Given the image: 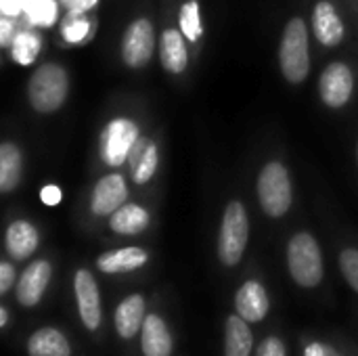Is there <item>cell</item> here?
<instances>
[{"instance_id": "e0dca14e", "label": "cell", "mask_w": 358, "mask_h": 356, "mask_svg": "<svg viewBox=\"0 0 358 356\" xmlns=\"http://www.w3.org/2000/svg\"><path fill=\"white\" fill-rule=\"evenodd\" d=\"M4 243H6V252L10 254V258L25 260L38 248V231L27 220H15L6 229Z\"/></svg>"}, {"instance_id": "d6986e66", "label": "cell", "mask_w": 358, "mask_h": 356, "mask_svg": "<svg viewBox=\"0 0 358 356\" xmlns=\"http://www.w3.org/2000/svg\"><path fill=\"white\" fill-rule=\"evenodd\" d=\"M149 212L138 204H124L109 216V227L117 235H138L149 227Z\"/></svg>"}, {"instance_id": "9c48e42d", "label": "cell", "mask_w": 358, "mask_h": 356, "mask_svg": "<svg viewBox=\"0 0 358 356\" xmlns=\"http://www.w3.org/2000/svg\"><path fill=\"white\" fill-rule=\"evenodd\" d=\"M73 290H76V300H78V311H80V319L84 323L86 329L94 332L101 325V296H99V287L94 277L90 275V271L80 269L76 273L73 279Z\"/></svg>"}, {"instance_id": "277c9868", "label": "cell", "mask_w": 358, "mask_h": 356, "mask_svg": "<svg viewBox=\"0 0 358 356\" xmlns=\"http://www.w3.org/2000/svg\"><path fill=\"white\" fill-rule=\"evenodd\" d=\"M258 199L266 216L281 218L289 212L294 191L289 172L281 162H268L258 176Z\"/></svg>"}, {"instance_id": "7a4b0ae2", "label": "cell", "mask_w": 358, "mask_h": 356, "mask_svg": "<svg viewBox=\"0 0 358 356\" xmlns=\"http://www.w3.org/2000/svg\"><path fill=\"white\" fill-rule=\"evenodd\" d=\"M67 92H69V78L65 67H61L59 63L40 65L27 82V97L38 113L57 111L65 103Z\"/></svg>"}, {"instance_id": "4dcf8cb0", "label": "cell", "mask_w": 358, "mask_h": 356, "mask_svg": "<svg viewBox=\"0 0 358 356\" xmlns=\"http://www.w3.org/2000/svg\"><path fill=\"white\" fill-rule=\"evenodd\" d=\"M15 23L10 21V17L4 15V19H0V44L4 48H10L13 40H15Z\"/></svg>"}, {"instance_id": "5b68a950", "label": "cell", "mask_w": 358, "mask_h": 356, "mask_svg": "<svg viewBox=\"0 0 358 356\" xmlns=\"http://www.w3.org/2000/svg\"><path fill=\"white\" fill-rule=\"evenodd\" d=\"M250 237V220L241 201H231L224 210L220 237H218V256L222 264L235 266L241 262Z\"/></svg>"}, {"instance_id": "d6a6232c", "label": "cell", "mask_w": 358, "mask_h": 356, "mask_svg": "<svg viewBox=\"0 0 358 356\" xmlns=\"http://www.w3.org/2000/svg\"><path fill=\"white\" fill-rule=\"evenodd\" d=\"M15 283V269L10 262L0 264V294H6Z\"/></svg>"}, {"instance_id": "8d00e7d4", "label": "cell", "mask_w": 358, "mask_h": 356, "mask_svg": "<svg viewBox=\"0 0 358 356\" xmlns=\"http://www.w3.org/2000/svg\"><path fill=\"white\" fill-rule=\"evenodd\" d=\"M357 159H358V147H357Z\"/></svg>"}, {"instance_id": "4316f807", "label": "cell", "mask_w": 358, "mask_h": 356, "mask_svg": "<svg viewBox=\"0 0 358 356\" xmlns=\"http://www.w3.org/2000/svg\"><path fill=\"white\" fill-rule=\"evenodd\" d=\"M178 23H180V31L185 34V38L189 42H197L203 25H201V15H199V2L197 0H189L180 6V15H178Z\"/></svg>"}, {"instance_id": "2e32d148", "label": "cell", "mask_w": 358, "mask_h": 356, "mask_svg": "<svg viewBox=\"0 0 358 356\" xmlns=\"http://www.w3.org/2000/svg\"><path fill=\"white\" fill-rule=\"evenodd\" d=\"M145 298L141 294H132L128 298H124L120 302V306L115 308V329L120 334V338L130 340L134 338L145 323Z\"/></svg>"}, {"instance_id": "f546056e", "label": "cell", "mask_w": 358, "mask_h": 356, "mask_svg": "<svg viewBox=\"0 0 358 356\" xmlns=\"http://www.w3.org/2000/svg\"><path fill=\"white\" fill-rule=\"evenodd\" d=\"M40 199H42V204H44V206L55 208V206H59V204H61V199H63V191H61V187H57V185H44V187H42V191H40Z\"/></svg>"}, {"instance_id": "7402d4cb", "label": "cell", "mask_w": 358, "mask_h": 356, "mask_svg": "<svg viewBox=\"0 0 358 356\" xmlns=\"http://www.w3.org/2000/svg\"><path fill=\"white\" fill-rule=\"evenodd\" d=\"M159 164V151L155 143H136V151L130 155V168H132V180L136 185H147L157 170Z\"/></svg>"}, {"instance_id": "ac0fdd59", "label": "cell", "mask_w": 358, "mask_h": 356, "mask_svg": "<svg viewBox=\"0 0 358 356\" xmlns=\"http://www.w3.org/2000/svg\"><path fill=\"white\" fill-rule=\"evenodd\" d=\"M141 342L145 356H170L172 355V336L168 332V325L159 315H147L143 329H141Z\"/></svg>"}, {"instance_id": "f1b7e54d", "label": "cell", "mask_w": 358, "mask_h": 356, "mask_svg": "<svg viewBox=\"0 0 358 356\" xmlns=\"http://www.w3.org/2000/svg\"><path fill=\"white\" fill-rule=\"evenodd\" d=\"M256 356H285V344L279 338H266Z\"/></svg>"}, {"instance_id": "836d02e7", "label": "cell", "mask_w": 358, "mask_h": 356, "mask_svg": "<svg viewBox=\"0 0 358 356\" xmlns=\"http://www.w3.org/2000/svg\"><path fill=\"white\" fill-rule=\"evenodd\" d=\"M304 356H340L331 346H327V344H310L308 348H306V353Z\"/></svg>"}, {"instance_id": "6da1fadb", "label": "cell", "mask_w": 358, "mask_h": 356, "mask_svg": "<svg viewBox=\"0 0 358 356\" xmlns=\"http://www.w3.org/2000/svg\"><path fill=\"white\" fill-rule=\"evenodd\" d=\"M279 65L281 73L292 84H302L310 71V46H308V27L304 19L294 17L283 29L279 46Z\"/></svg>"}, {"instance_id": "4fadbf2b", "label": "cell", "mask_w": 358, "mask_h": 356, "mask_svg": "<svg viewBox=\"0 0 358 356\" xmlns=\"http://www.w3.org/2000/svg\"><path fill=\"white\" fill-rule=\"evenodd\" d=\"M235 308L237 315L248 323H260L271 308V300L264 285L258 281H245L235 296Z\"/></svg>"}, {"instance_id": "44dd1931", "label": "cell", "mask_w": 358, "mask_h": 356, "mask_svg": "<svg viewBox=\"0 0 358 356\" xmlns=\"http://www.w3.org/2000/svg\"><path fill=\"white\" fill-rule=\"evenodd\" d=\"M224 329H227L224 332V356L252 355L254 336H252V329L248 327L245 319H241L239 315H233L227 319Z\"/></svg>"}, {"instance_id": "3957f363", "label": "cell", "mask_w": 358, "mask_h": 356, "mask_svg": "<svg viewBox=\"0 0 358 356\" xmlns=\"http://www.w3.org/2000/svg\"><path fill=\"white\" fill-rule=\"evenodd\" d=\"M287 266L300 287H317L323 279V256L310 233H298L287 245Z\"/></svg>"}, {"instance_id": "9a60e30c", "label": "cell", "mask_w": 358, "mask_h": 356, "mask_svg": "<svg viewBox=\"0 0 358 356\" xmlns=\"http://www.w3.org/2000/svg\"><path fill=\"white\" fill-rule=\"evenodd\" d=\"M159 57L164 69L170 73H182L189 65V50L185 44V34L176 27H168L159 40Z\"/></svg>"}, {"instance_id": "30bf717a", "label": "cell", "mask_w": 358, "mask_h": 356, "mask_svg": "<svg viewBox=\"0 0 358 356\" xmlns=\"http://www.w3.org/2000/svg\"><path fill=\"white\" fill-rule=\"evenodd\" d=\"M128 199V187L122 174L113 172L103 176L92 191L90 210L94 216H111L117 208H122Z\"/></svg>"}, {"instance_id": "8fae6325", "label": "cell", "mask_w": 358, "mask_h": 356, "mask_svg": "<svg viewBox=\"0 0 358 356\" xmlns=\"http://www.w3.org/2000/svg\"><path fill=\"white\" fill-rule=\"evenodd\" d=\"M50 273H52V269H50V262H46V260H36L23 271V275L17 283V300L21 306L31 308L42 300L46 285L50 281Z\"/></svg>"}, {"instance_id": "8992f818", "label": "cell", "mask_w": 358, "mask_h": 356, "mask_svg": "<svg viewBox=\"0 0 358 356\" xmlns=\"http://www.w3.org/2000/svg\"><path fill=\"white\" fill-rule=\"evenodd\" d=\"M138 143V126L128 118L111 120L99 138V151L109 168H120L126 164Z\"/></svg>"}, {"instance_id": "603a6c76", "label": "cell", "mask_w": 358, "mask_h": 356, "mask_svg": "<svg viewBox=\"0 0 358 356\" xmlns=\"http://www.w3.org/2000/svg\"><path fill=\"white\" fill-rule=\"evenodd\" d=\"M21 180V151L15 143L0 145V191L10 193Z\"/></svg>"}, {"instance_id": "d590c367", "label": "cell", "mask_w": 358, "mask_h": 356, "mask_svg": "<svg viewBox=\"0 0 358 356\" xmlns=\"http://www.w3.org/2000/svg\"><path fill=\"white\" fill-rule=\"evenodd\" d=\"M6 323H8V311L0 308V327H6Z\"/></svg>"}, {"instance_id": "d4e9b609", "label": "cell", "mask_w": 358, "mask_h": 356, "mask_svg": "<svg viewBox=\"0 0 358 356\" xmlns=\"http://www.w3.org/2000/svg\"><path fill=\"white\" fill-rule=\"evenodd\" d=\"M23 13L38 27H50L59 15V0H23Z\"/></svg>"}, {"instance_id": "7c38bea8", "label": "cell", "mask_w": 358, "mask_h": 356, "mask_svg": "<svg viewBox=\"0 0 358 356\" xmlns=\"http://www.w3.org/2000/svg\"><path fill=\"white\" fill-rule=\"evenodd\" d=\"M313 31L323 46H338L344 40V21L336 6L327 0H321L313 8Z\"/></svg>"}, {"instance_id": "5bb4252c", "label": "cell", "mask_w": 358, "mask_h": 356, "mask_svg": "<svg viewBox=\"0 0 358 356\" xmlns=\"http://www.w3.org/2000/svg\"><path fill=\"white\" fill-rule=\"evenodd\" d=\"M147 262H149V254L143 248H136V245L113 250V252H105V254H101L96 258L99 271L107 273V275L130 273V271H136V269L145 266Z\"/></svg>"}, {"instance_id": "1f68e13d", "label": "cell", "mask_w": 358, "mask_h": 356, "mask_svg": "<svg viewBox=\"0 0 358 356\" xmlns=\"http://www.w3.org/2000/svg\"><path fill=\"white\" fill-rule=\"evenodd\" d=\"M99 0H59L61 6H65L67 13H88L96 6Z\"/></svg>"}, {"instance_id": "cb8c5ba5", "label": "cell", "mask_w": 358, "mask_h": 356, "mask_svg": "<svg viewBox=\"0 0 358 356\" xmlns=\"http://www.w3.org/2000/svg\"><path fill=\"white\" fill-rule=\"evenodd\" d=\"M42 48V40L36 31H19L10 44V57L19 65H31Z\"/></svg>"}, {"instance_id": "e575fe53", "label": "cell", "mask_w": 358, "mask_h": 356, "mask_svg": "<svg viewBox=\"0 0 358 356\" xmlns=\"http://www.w3.org/2000/svg\"><path fill=\"white\" fill-rule=\"evenodd\" d=\"M0 6H2V13L6 17H17L23 10V2L21 0H0Z\"/></svg>"}, {"instance_id": "ba28073f", "label": "cell", "mask_w": 358, "mask_h": 356, "mask_svg": "<svg viewBox=\"0 0 358 356\" xmlns=\"http://www.w3.org/2000/svg\"><path fill=\"white\" fill-rule=\"evenodd\" d=\"M352 90H355L352 69L342 61L329 63L319 80V92L323 103L331 109H340L350 101Z\"/></svg>"}, {"instance_id": "484cf974", "label": "cell", "mask_w": 358, "mask_h": 356, "mask_svg": "<svg viewBox=\"0 0 358 356\" xmlns=\"http://www.w3.org/2000/svg\"><path fill=\"white\" fill-rule=\"evenodd\" d=\"M92 23L86 17V13H67V17L61 23V36L69 44H80L90 36Z\"/></svg>"}, {"instance_id": "ffe728a7", "label": "cell", "mask_w": 358, "mask_h": 356, "mask_svg": "<svg viewBox=\"0 0 358 356\" xmlns=\"http://www.w3.org/2000/svg\"><path fill=\"white\" fill-rule=\"evenodd\" d=\"M27 355L29 356H71V346L67 338L55 329V327H44L31 334L27 342Z\"/></svg>"}, {"instance_id": "83f0119b", "label": "cell", "mask_w": 358, "mask_h": 356, "mask_svg": "<svg viewBox=\"0 0 358 356\" xmlns=\"http://www.w3.org/2000/svg\"><path fill=\"white\" fill-rule=\"evenodd\" d=\"M340 269L348 285L358 294V250L348 248L340 254Z\"/></svg>"}, {"instance_id": "52a82bcc", "label": "cell", "mask_w": 358, "mask_h": 356, "mask_svg": "<svg viewBox=\"0 0 358 356\" xmlns=\"http://www.w3.org/2000/svg\"><path fill=\"white\" fill-rule=\"evenodd\" d=\"M155 50V31L153 23L145 17L134 19L122 38V59L128 67L141 69L145 67Z\"/></svg>"}]
</instances>
